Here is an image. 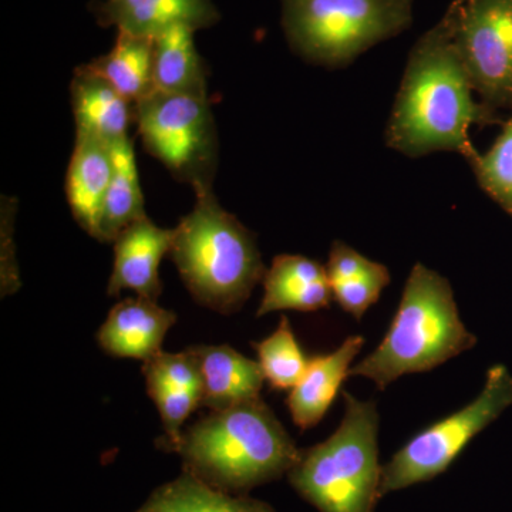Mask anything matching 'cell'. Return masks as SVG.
<instances>
[{"label": "cell", "mask_w": 512, "mask_h": 512, "mask_svg": "<svg viewBox=\"0 0 512 512\" xmlns=\"http://www.w3.org/2000/svg\"><path fill=\"white\" fill-rule=\"evenodd\" d=\"M457 8L453 0L410 50L384 130L386 146L404 156L453 151L474 163L480 153L471 143L470 128L498 123L495 111L474 99L456 42Z\"/></svg>", "instance_id": "1"}, {"label": "cell", "mask_w": 512, "mask_h": 512, "mask_svg": "<svg viewBox=\"0 0 512 512\" xmlns=\"http://www.w3.org/2000/svg\"><path fill=\"white\" fill-rule=\"evenodd\" d=\"M171 451L183 458L185 473L228 493L288 476L301 456L261 397L211 412L181 434Z\"/></svg>", "instance_id": "2"}, {"label": "cell", "mask_w": 512, "mask_h": 512, "mask_svg": "<svg viewBox=\"0 0 512 512\" xmlns=\"http://www.w3.org/2000/svg\"><path fill=\"white\" fill-rule=\"evenodd\" d=\"M195 205L174 228L171 259L195 301L231 315L248 301L265 266L254 234L221 207L212 185H195Z\"/></svg>", "instance_id": "3"}, {"label": "cell", "mask_w": 512, "mask_h": 512, "mask_svg": "<svg viewBox=\"0 0 512 512\" xmlns=\"http://www.w3.org/2000/svg\"><path fill=\"white\" fill-rule=\"evenodd\" d=\"M476 343L448 279L417 262L382 343L350 369V376L365 377L384 390L399 377L429 372Z\"/></svg>", "instance_id": "4"}, {"label": "cell", "mask_w": 512, "mask_h": 512, "mask_svg": "<svg viewBox=\"0 0 512 512\" xmlns=\"http://www.w3.org/2000/svg\"><path fill=\"white\" fill-rule=\"evenodd\" d=\"M345 416L323 443L301 450L288 473L289 483L319 512H375L382 484L379 463V412L372 400L348 392Z\"/></svg>", "instance_id": "5"}, {"label": "cell", "mask_w": 512, "mask_h": 512, "mask_svg": "<svg viewBox=\"0 0 512 512\" xmlns=\"http://www.w3.org/2000/svg\"><path fill=\"white\" fill-rule=\"evenodd\" d=\"M289 46L308 63L343 69L413 23V0H281Z\"/></svg>", "instance_id": "6"}, {"label": "cell", "mask_w": 512, "mask_h": 512, "mask_svg": "<svg viewBox=\"0 0 512 512\" xmlns=\"http://www.w3.org/2000/svg\"><path fill=\"white\" fill-rule=\"evenodd\" d=\"M512 404V376L495 365L473 402L446 419L431 424L404 444L382 467L380 495L426 483L443 474L471 440Z\"/></svg>", "instance_id": "7"}, {"label": "cell", "mask_w": 512, "mask_h": 512, "mask_svg": "<svg viewBox=\"0 0 512 512\" xmlns=\"http://www.w3.org/2000/svg\"><path fill=\"white\" fill-rule=\"evenodd\" d=\"M144 147L180 181L212 185L218 143L210 99L157 92L134 104Z\"/></svg>", "instance_id": "8"}, {"label": "cell", "mask_w": 512, "mask_h": 512, "mask_svg": "<svg viewBox=\"0 0 512 512\" xmlns=\"http://www.w3.org/2000/svg\"><path fill=\"white\" fill-rule=\"evenodd\" d=\"M456 42L481 103L512 109V0H458Z\"/></svg>", "instance_id": "9"}, {"label": "cell", "mask_w": 512, "mask_h": 512, "mask_svg": "<svg viewBox=\"0 0 512 512\" xmlns=\"http://www.w3.org/2000/svg\"><path fill=\"white\" fill-rule=\"evenodd\" d=\"M174 228H161L143 217L120 232L114 239L113 272L107 295L114 298L123 291H133L141 298L157 301L163 292L160 264L170 254Z\"/></svg>", "instance_id": "10"}, {"label": "cell", "mask_w": 512, "mask_h": 512, "mask_svg": "<svg viewBox=\"0 0 512 512\" xmlns=\"http://www.w3.org/2000/svg\"><path fill=\"white\" fill-rule=\"evenodd\" d=\"M93 12L101 26L153 39L177 26L194 32L211 28L221 19L214 0H106Z\"/></svg>", "instance_id": "11"}, {"label": "cell", "mask_w": 512, "mask_h": 512, "mask_svg": "<svg viewBox=\"0 0 512 512\" xmlns=\"http://www.w3.org/2000/svg\"><path fill=\"white\" fill-rule=\"evenodd\" d=\"M175 322L177 315L153 299H124L111 309L97 342L107 355L148 362L163 352L165 336Z\"/></svg>", "instance_id": "12"}, {"label": "cell", "mask_w": 512, "mask_h": 512, "mask_svg": "<svg viewBox=\"0 0 512 512\" xmlns=\"http://www.w3.org/2000/svg\"><path fill=\"white\" fill-rule=\"evenodd\" d=\"M114 173L113 146L76 133L66 175V195L74 220L99 239L101 212Z\"/></svg>", "instance_id": "13"}, {"label": "cell", "mask_w": 512, "mask_h": 512, "mask_svg": "<svg viewBox=\"0 0 512 512\" xmlns=\"http://www.w3.org/2000/svg\"><path fill=\"white\" fill-rule=\"evenodd\" d=\"M256 318L278 311L316 312L333 301L326 266L302 255H278L264 276Z\"/></svg>", "instance_id": "14"}, {"label": "cell", "mask_w": 512, "mask_h": 512, "mask_svg": "<svg viewBox=\"0 0 512 512\" xmlns=\"http://www.w3.org/2000/svg\"><path fill=\"white\" fill-rule=\"evenodd\" d=\"M365 346V338L349 336L329 355L313 357L301 382L288 397V409L293 423L301 430L318 426L329 412L342 384L350 376L352 363Z\"/></svg>", "instance_id": "15"}, {"label": "cell", "mask_w": 512, "mask_h": 512, "mask_svg": "<svg viewBox=\"0 0 512 512\" xmlns=\"http://www.w3.org/2000/svg\"><path fill=\"white\" fill-rule=\"evenodd\" d=\"M70 93L76 133L114 146L128 137L130 124H136L134 104L86 66L74 70Z\"/></svg>", "instance_id": "16"}, {"label": "cell", "mask_w": 512, "mask_h": 512, "mask_svg": "<svg viewBox=\"0 0 512 512\" xmlns=\"http://www.w3.org/2000/svg\"><path fill=\"white\" fill-rule=\"evenodd\" d=\"M202 375V406L211 412L256 399L264 386L261 365L229 346H194Z\"/></svg>", "instance_id": "17"}, {"label": "cell", "mask_w": 512, "mask_h": 512, "mask_svg": "<svg viewBox=\"0 0 512 512\" xmlns=\"http://www.w3.org/2000/svg\"><path fill=\"white\" fill-rule=\"evenodd\" d=\"M194 30L177 26L154 37V90L208 97L207 70L194 42Z\"/></svg>", "instance_id": "18"}, {"label": "cell", "mask_w": 512, "mask_h": 512, "mask_svg": "<svg viewBox=\"0 0 512 512\" xmlns=\"http://www.w3.org/2000/svg\"><path fill=\"white\" fill-rule=\"evenodd\" d=\"M153 52V37L119 30L113 49L84 66L136 104L154 92Z\"/></svg>", "instance_id": "19"}, {"label": "cell", "mask_w": 512, "mask_h": 512, "mask_svg": "<svg viewBox=\"0 0 512 512\" xmlns=\"http://www.w3.org/2000/svg\"><path fill=\"white\" fill-rule=\"evenodd\" d=\"M140 512H275L255 498L222 491L185 473L157 488Z\"/></svg>", "instance_id": "20"}, {"label": "cell", "mask_w": 512, "mask_h": 512, "mask_svg": "<svg viewBox=\"0 0 512 512\" xmlns=\"http://www.w3.org/2000/svg\"><path fill=\"white\" fill-rule=\"evenodd\" d=\"M113 157L114 173L104 200L97 239L101 242H114L123 229L147 215L133 140L127 137L114 144Z\"/></svg>", "instance_id": "21"}, {"label": "cell", "mask_w": 512, "mask_h": 512, "mask_svg": "<svg viewBox=\"0 0 512 512\" xmlns=\"http://www.w3.org/2000/svg\"><path fill=\"white\" fill-rule=\"evenodd\" d=\"M252 346L258 355L265 380L272 389L292 390L301 382L308 369L309 360L303 355L286 316H282L278 328L271 336L259 343H252Z\"/></svg>", "instance_id": "22"}, {"label": "cell", "mask_w": 512, "mask_h": 512, "mask_svg": "<svg viewBox=\"0 0 512 512\" xmlns=\"http://www.w3.org/2000/svg\"><path fill=\"white\" fill-rule=\"evenodd\" d=\"M471 167L481 190L512 217V117L490 150Z\"/></svg>", "instance_id": "23"}, {"label": "cell", "mask_w": 512, "mask_h": 512, "mask_svg": "<svg viewBox=\"0 0 512 512\" xmlns=\"http://www.w3.org/2000/svg\"><path fill=\"white\" fill-rule=\"evenodd\" d=\"M141 370L146 377L147 387H171L202 396L200 360L191 348L181 353L161 352L144 362Z\"/></svg>", "instance_id": "24"}, {"label": "cell", "mask_w": 512, "mask_h": 512, "mask_svg": "<svg viewBox=\"0 0 512 512\" xmlns=\"http://www.w3.org/2000/svg\"><path fill=\"white\" fill-rule=\"evenodd\" d=\"M153 402L156 403L158 413L164 426V439L160 446L164 450L171 451V448L180 440L181 427L190 414L202 404L200 393L188 392V390L171 389V387H147Z\"/></svg>", "instance_id": "25"}, {"label": "cell", "mask_w": 512, "mask_h": 512, "mask_svg": "<svg viewBox=\"0 0 512 512\" xmlns=\"http://www.w3.org/2000/svg\"><path fill=\"white\" fill-rule=\"evenodd\" d=\"M390 284L389 269H383L376 275L365 278L348 279V281L332 282L333 299L339 303L343 311L362 320L370 306L379 301L380 293Z\"/></svg>", "instance_id": "26"}, {"label": "cell", "mask_w": 512, "mask_h": 512, "mask_svg": "<svg viewBox=\"0 0 512 512\" xmlns=\"http://www.w3.org/2000/svg\"><path fill=\"white\" fill-rule=\"evenodd\" d=\"M383 269H386V266L359 254L345 242L335 241L330 247L328 264H326L330 284L376 275Z\"/></svg>", "instance_id": "27"}, {"label": "cell", "mask_w": 512, "mask_h": 512, "mask_svg": "<svg viewBox=\"0 0 512 512\" xmlns=\"http://www.w3.org/2000/svg\"><path fill=\"white\" fill-rule=\"evenodd\" d=\"M16 202L2 198V296H9L18 291L20 286L18 262H16L15 242H13V218Z\"/></svg>", "instance_id": "28"}, {"label": "cell", "mask_w": 512, "mask_h": 512, "mask_svg": "<svg viewBox=\"0 0 512 512\" xmlns=\"http://www.w3.org/2000/svg\"><path fill=\"white\" fill-rule=\"evenodd\" d=\"M138 512H140V511H138Z\"/></svg>", "instance_id": "29"}]
</instances>
